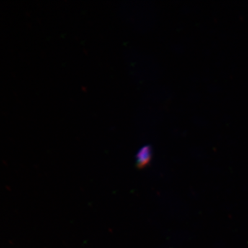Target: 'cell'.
<instances>
[{
  "label": "cell",
  "instance_id": "cell-1",
  "mask_svg": "<svg viewBox=\"0 0 248 248\" xmlns=\"http://www.w3.org/2000/svg\"><path fill=\"white\" fill-rule=\"evenodd\" d=\"M151 149L149 146H145L138 153V161L140 166L148 164L151 158Z\"/></svg>",
  "mask_w": 248,
  "mask_h": 248
}]
</instances>
